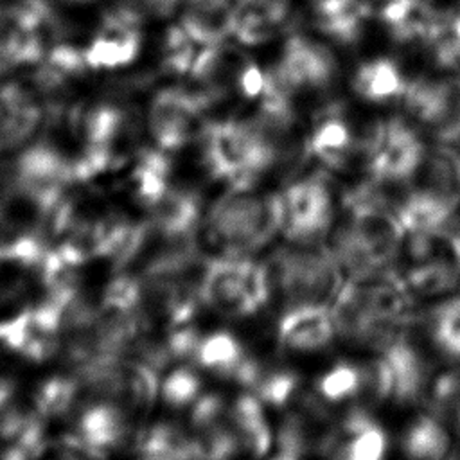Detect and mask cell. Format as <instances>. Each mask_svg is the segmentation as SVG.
<instances>
[{"label":"cell","instance_id":"cell-1","mask_svg":"<svg viewBox=\"0 0 460 460\" xmlns=\"http://www.w3.org/2000/svg\"><path fill=\"white\" fill-rule=\"evenodd\" d=\"M379 185L376 180L359 183L343 198L349 219L332 234L329 250L350 279L386 268L404 243L406 232L386 208Z\"/></svg>","mask_w":460,"mask_h":460},{"label":"cell","instance_id":"cell-2","mask_svg":"<svg viewBox=\"0 0 460 460\" xmlns=\"http://www.w3.org/2000/svg\"><path fill=\"white\" fill-rule=\"evenodd\" d=\"M199 140L207 172L234 190L253 187L279 158V144L255 120L205 122Z\"/></svg>","mask_w":460,"mask_h":460},{"label":"cell","instance_id":"cell-3","mask_svg":"<svg viewBox=\"0 0 460 460\" xmlns=\"http://www.w3.org/2000/svg\"><path fill=\"white\" fill-rule=\"evenodd\" d=\"M282 228L279 194L230 189L208 210L205 230L223 255L246 257L264 248Z\"/></svg>","mask_w":460,"mask_h":460},{"label":"cell","instance_id":"cell-4","mask_svg":"<svg viewBox=\"0 0 460 460\" xmlns=\"http://www.w3.org/2000/svg\"><path fill=\"white\" fill-rule=\"evenodd\" d=\"M270 286L289 305H332L343 280L329 248L316 243H293L279 248L266 266Z\"/></svg>","mask_w":460,"mask_h":460},{"label":"cell","instance_id":"cell-5","mask_svg":"<svg viewBox=\"0 0 460 460\" xmlns=\"http://www.w3.org/2000/svg\"><path fill=\"white\" fill-rule=\"evenodd\" d=\"M266 266L248 257L210 259L199 279V298L208 309L230 318L255 314L270 298Z\"/></svg>","mask_w":460,"mask_h":460},{"label":"cell","instance_id":"cell-6","mask_svg":"<svg viewBox=\"0 0 460 460\" xmlns=\"http://www.w3.org/2000/svg\"><path fill=\"white\" fill-rule=\"evenodd\" d=\"M219 99L216 92L167 86L156 92L149 102L147 128L162 151H178L194 137H199L205 111Z\"/></svg>","mask_w":460,"mask_h":460},{"label":"cell","instance_id":"cell-7","mask_svg":"<svg viewBox=\"0 0 460 460\" xmlns=\"http://www.w3.org/2000/svg\"><path fill=\"white\" fill-rule=\"evenodd\" d=\"M361 153L370 178L379 183L413 178L426 156L420 137L401 117L377 120L361 140Z\"/></svg>","mask_w":460,"mask_h":460},{"label":"cell","instance_id":"cell-8","mask_svg":"<svg viewBox=\"0 0 460 460\" xmlns=\"http://www.w3.org/2000/svg\"><path fill=\"white\" fill-rule=\"evenodd\" d=\"M402 102L406 111L440 144L460 142V75L408 81Z\"/></svg>","mask_w":460,"mask_h":460},{"label":"cell","instance_id":"cell-9","mask_svg":"<svg viewBox=\"0 0 460 460\" xmlns=\"http://www.w3.org/2000/svg\"><path fill=\"white\" fill-rule=\"evenodd\" d=\"M66 307L43 298L0 322V345L29 361H47L61 347Z\"/></svg>","mask_w":460,"mask_h":460},{"label":"cell","instance_id":"cell-10","mask_svg":"<svg viewBox=\"0 0 460 460\" xmlns=\"http://www.w3.org/2000/svg\"><path fill=\"white\" fill-rule=\"evenodd\" d=\"M381 350V356L367 367L370 397L395 402L417 401L426 386L428 374L417 349L399 336Z\"/></svg>","mask_w":460,"mask_h":460},{"label":"cell","instance_id":"cell-11","mask_svg":"<svg viewBox=\"0 0 460 460\" xmlns=\"http://www.w3.org/2000/svg\"><path fill=\"white\" fill-rule=\"evenodd\" d=\"M74 181L72 160L49 144L27 147L14 165V192L32 201L43 212L63 199Z\"/></svg>","mask_w":460,"mask_h":460},{"label":"cell","instance_id":"cell-12","mask_svg":"<svg viewBox=\"0 0 460 460\" xmlns=\"http://www.w3.org/2000/svg\"><path fill=\"white\" fill-rule=\"evenodd\" d=\"M282 207L280 232L291 243H316L334 217L332 196L322 176H309L279 192Z\"/></svg>","mask_w":460,"mask_h":460},{"label":"cell","instance_id":"cell-13","mask_svg":"<svg viewBox=\"0 0 460 460\" xmlns=\"http://www.w3.org/2000/svg\"><path fill=\"white\" fill-rule=\"evenodd\" d=\"M271 70L293 93L302 90L322 92L334 83L338 61L322 41L293 32L288 36L282 54Z\"/></svg>","mask_w":460,"mask_h":460},{"label":"cell","instance_id":"cell-14","mask_svg":"<svg viewBox=\"0 0 460 460\" xmlns=\"http://www.w3.org/2000/svg\"><path fill=\"white\" fill-rule=\"evenodd\" d=\"M142 49L140 16L131 7L108 13L84 49L90 70H117L135 63Z\"/></svg>","mask_w":460,"mask_h":460},{"label":"cell","instance_id":"cell-15","mask_svg":"<svg viewBox=\"0 0 460 460\" xmlns=\"http://www.w3.org/2000/svg\"><path fill=\"white\" fill-rule=\"evenodd\" d=\"M361 149L341 102L323 104L316 113L313 126L304 140V156L314 158L325 169H343L354 153Z\"/></svg>","mask_w":460,"mask_h":460},{"label":"cell","instance_id":"cell-16","mask_svg":"<svg viewBox=\"0 0 460 460\" xmlns=\"http://www.w3.org/2000/svg\"><path fill=\"white\" fill-rule=\"evenodd\" d=\"M128 437V413L115 402H97L77 419L65 444L77 455L101 460L115 451Z\"/></svg>","mask_w":460,"mask_h":460},{"label":"cell","instance_id":"cell-17","mask_svg":"<svg viewBox=\"0 0 460 460\" xmlns=\"http://www.w3.org/2000/svg\"><path fill=\"white\" fill-rule=\"evenodd\" d=\"M386 449L385 429L363 410L347 413L323 447L331 460H385Z\"/></svg>","mask_w":460,"mask_h":460},{"label":"cell","instance_id":"cell-18","mask_svg":"<svg viewBox=\"0 0 460 460\" xmlns=\"http://www.w3.org/2000/svg\"><path fill=\"white\" fill-rule=\"evenodd\" d=\"M334 314L329 305H296L280 318L277 327L279 343L295 352L320 350L336 334Z\"/></svg>","mask_w":460,"mask_h":460},{"label":"cell","instance_id":"cell-19","mask_svg":"<svg viewBox=\"0 0 460 460\" xmlns=\"http://www.w3.org/2000/svg\"><path fill=\"white\" fill-rule=\"evenodd\" d=\"M440 11L431 0H386L376 13L394 41L426 43Z\"/></svg>","mask_w":460,"mask_h":460},{"label":"cell","instance_id":"cell-20","mask_svg":"<svg viewBox=\"0 0 460 460\" xmlns=\"http://www.w3.org/2000/svg\"><path fill=\"white\" fill-rule=\"evenodd\" d=\"M41 122L36 99L16 83H0V151L22 146Z\"/></svg>","mask_w":460,"mask_h":460},{"label":"cell","instance_id":"cell-21","mask_svg":"<svg viewBox=\"0 0 460 460\" xmlns=\"http://www.w3.org/2000/svg\"><path fill=\"white\" fill-rule=\"evenodd\" d=\"M234 0H185L180 25L201 45H223L234 36Z\"/></svg>","mask_w":460,"mask_h":460},{"label":"cell","instance_id":"cell-22","mask_svg":"<svg viewBox=\"0 0 460 460\" xmlns=\"http://www.w3.org/2000/svg\"><path fill=\"white\" fill-rule=\"evenodd\" d=\"M374 13L367 0H313L314 25L341 45L356 43Z\"/></svg>","mask_w":460,"mask_h":460},{"label":"cell","instance_id":"cell-23","mask_svg":"<svg viewBox=\"0 0 460 460\" xmlns=\"http://www.w3.org/2000/svg\"><path fill=\"white\" fill-rule=\"evenodd\" d=\"M199 198L190 190L169 189L149 207V223L167 241L189 239L199 221Z\"/></svg>","mask_w":460,"mask_h":460},{"label":"cell","instance_id":"cell-24","mask_svg":"<svg viewBox=\"0 0 460 460\" xmlns=\"http://www.w3.org/2000/svg\"><path fill=\"white\" fill-rule=\"evenodd\" d=\"M419 187L456 210L460 205V151L444 144L426 153L419 171Z\"/></svg>","mask_w":460,"mask_h":460},{"label":"cell","instance_id":"cell-25","mask_svg":"<svg viewBox=\"0 0 460 460\" xmlns=\"http://www.w3.org/2000/svg\"><path fill=\"white\" fill-rule=\"evenodd\" d=\"M408 79L390 58H374L358 66L352 75V90L367 102L383 104L402 99Z\"/></svg>","mask_w":460,"mask_h":460},{"label":"cell","instance_id":"cell-26","mask_svg":"<svg viewBox=\"0 0 460 460\" xmlns=\"http://www.w3.org/2000/svg\"><path fill=\"white\" fill-rule=\"evenodd\" d=\"M230 422L243 449H246L255 458L268 455L273 435L264 415L262 401L257 395H239L230 410Z\"/></svg>","mask_w":460,"mask_h":460},{"label":"cell","instance_id":"cell-27","mask_svg":"<svg viewBox=\"0 0 460 460\" xmlns=\"http://www.w3.org/2000/svg\"><path fill=\"white\" fill-rule=\"evenodd\" d=\"M455 208L437 196L413 189L397 207V219L402 225L404 232L410 235L415 234H431L442 232L453 216Z\"/></svg>","mask_w":460,"mask_h":460},{"label":"cell","instance_id":"cell-28","mask_svg":"<svg viewBox=\"0 0 460 460\" xmlns=\"http://www.w3.org/2000/svg\"><path fill=\"white\" fill-rule=\"evenodd\" d=\"M171 162L162 149H144L138 153L131 174V196L135 201L149 208L155 205L171 187Z\"/></svg>","mask_w":460,"mask_h":460},{"label":"cell","instance_id":"cell-29","mask_svg":"<svg viewBox=\"0 0 460 460\" xmlns=\"http://www.w3.org/2000/svg\"><path fill=\"white\" fill-rule=\"evenodd\" d=\"M401 444L408 460H446L449 453V435L433 415H419Z\"/></svg>","mask_w":460,"mask_h":460},{"label":"cell","instance_id":"cell-30","mask_svg":"<svg viewBox=\"0 0 460 460\" xmlns=\"http://www.w3.org/2000/svg\"><path fill=\"white\" fill-rule=\"evenodd\" d=\"M246 358L241 341L225 331L212 332L199 340L194 359L208 372L234 379L239 365Z\"/></svg>","mask_w":460,"mask_h":460},{"label":"cell","instance_id":"cell-31","mask_svg":"<svg viewBox=\"0 0 460 460\" xmlns=\"http://www.w3.org/2000/svg\"><path fill=\"white\" fill-rule=\"evenodd\" d=\"M86 70L90 68L86 63L84 49L81 50L74 45L61 43L47 50L38 70V79L49 88H59Z\"/></svg>","mask_w":460,"mask_h":460},{"label":"cell","instance_id":"cell-32","mask_svg":"<svg viewBox=\"0 0 460 460\" xmlns=\"http://www.w3.org/2000/svg\"><path fill=\"white\" fill-rule=\"evenodd\" d=\"M81 381L68 376H52L34 394V411L43 419H59L70 413L77 401Z\"/></svg>","mask_w":460,"mask_h":460},{"label":"cell","instance_id":"cell-33","mask_svg":"<svg viewBox=\"0 0 460 460\" xmlns=\"http://www.w3.org/2000/svg\"><path fill=\"white\" fill-rule=\"evenodd\" d=\"M124 111L115 104L101 102L88 108L79 124V131L84 142L83 146L113 147L124 128Z\"/></svg>","mask_w":460,"mask_h":460},{"label":"cell","instance_id":"cell-34","mask_svg":"<svg viewBox=\"0 0 460 460\" xmlns=\"http://www.w3.org/2000/svg\"><path fill=\"white\" fill-rule=\"evenodd\" d=\"M192 453L194 460H232L241 447L237 433L230 424L217 420L201 428H194Z\"/></svg>","mask_w":460,"mask_h":460},{"label":"cell","instance_id":"cell-35","mask_svg":"<svg viewBox=\"0 0 460 460\" xmlns=\"http://www.w3.org/2000/svg\"><path fill=\"white\" fill-rule=\"evenodd\" d=\"M205 45L192 40L187 31L176 23L167 29L162 45V65L174 75L190 77L198 56Z\"/></svg>","mask_w":460,"mask_h":460},{"label":"cell","instance_id":"cell-36","mask_svg":"<svg viewBox=\"0 0 460 460\" xmlns=\"http://www.w3.org/2000/svg\"><path fill=\"white\" fill-rule=\"evenodd\" d=\"M365 388V368L352 363H338L327 370L316 383L322 399L329 402H341L356 397Z\"/></svg>","mask_w":460,"mask_h":460},{"label":"cell","instance_id":"cell-37","mask_svg":"<svg viewBox=\"0 0 460 460\" xmlns=\"http://www.w3.org/2000/svg\"><path fill=\"white\" fill-rule=\"evenodd\" d=\"M282 25H284V22L277 20L275 16H271L264 11L237 7L232 38H235V41L241 45L255 47V45H262V43L273 40L279 34Z\"/></svg>","mask_w":460,"mask_h":460},{"label":"cell","instance_id":"cell-38","mask_svg":"<svg viewBox=\"0 0 460 460\" xmlns=\"http://www.w3.org/2000/svg\"><path fill=\"white\" fill-rule=\"evenodd\" d=\"M142 298V280L131 273L120 271L104 286L99 309L106 313H131L140 309Z\"/></svg>","mask_w":460,"mask_h":460},{"label":"cell","instance_id":"cell-39","mask_svg":"<svg viewBox=\"0 0 460 460\" xmlns=\"http://www.w3.org/2000/svg\"><path fill=\"white\" fill-rule=\"evenodd\" d=\"M433 340L447 356L460 359V296L444 302L435 311Z\"/></svg>","mask_w":460,"mask_h":460},{"label":"cell","instance_id":"cell-40","mask_svg":"<svg viewBox=\"0 0 460 460\" xmlns=\"http://www.w3.org/2000/svg\"><path fill=\"white\" fill-rule=\"evenodd\" d=\"M298 386V376L293 370H261L257 383L253 385V395H257L262 404L284 406L291 401Z\"/></svg>","mask_w":460,"mask_h":460},{"label":"cell","instance_id":"cell-41","mask_svg":"<svg viewBox=\"0 0 460 460\" xmlns=\"http://www.w3.org/2000/svg\"><path fill=\"white\" fill-rule=\"evenodd\" d=\"M201 390V381L198 374L190 368L180 367L167 374L160 383V399L171 408H183L198 399Z\"/></svg>","mask_w":460,"mask_h":460},{"label":"cell","instance_id":"cell-42","mask_svg":"<svg viewBox=\"0 0 460 460\" xmlns=\"http://www.w3.org/2000/svg\"><path fill=\"white\" fill-rule=\"evenodd\" d=\"M266 81H268V72L262 70L257 63L246 59L237 74L235 88L243 99L257 102L266 88Z\"/></svg>","mask_w":460,"mask_h":460},{"label":"cell","instance_id":"cell-43","mask_svg":"<svg viewBox=\"0 0 460 460\" xmlns=\"http://www.w3.org/2000/svg\"><path fill=\"white\" fill-rule=\"evenodd\" d=\"M223 417H225V402L221 395L207 394L192 402V411H190L192 428H201V426L217 422Z\"/></svg>","mask_w":460,"mask_h":460},{"label":"cell","instance_id":"cell-44","mask_svg":"<svg viewBox=\"0 0 460 460\" xmlns=\"http://www.w3.org/2000/svg\"><path fill=\"white\" fill-rule=\"evenodd\" d=\"M235 4L237 7L264 11L284 23L289 13V0H235Z\"/></svg>","mask_w":460,"mask_h":460},{"label":"cell","instance_id":"cell-45","mask_svg":"<svg viewBox=\"0 0 460 460\" xmlns=\"http://www.w3.org/2000/svg\"><path fill=\"white\" fill-rule=\"evenodd\" d=\"M131 2V9L144 11L147 14H155V16H167L171 14L176 5L181 0H129Z\"/></svg>","mask_w":460,"mask_h":460},{"label":"cell","instance_id":"cell-46","mask_svg":"<svg viewBox=\"0 0 460 460\" xmlns=\"http://www.w3.org/2000/svg\"><path fill=\"white\" fill-rule=\"evenodd\" d=\"M9 397H11V386L4 379H0V410L7 404Z\"/></svg>","mask_w":460,"mask_h":460},{"label":"cell","instance_id":"cell-47","mask_svg":"<svg viewBox=\"0 0 460 460\" xmlns=\"http://www.w3.org/2000/svg\"><path fill=\"white\" fill-rule=\"evenodd\" d=\"M61 460H90V458H86V456H83V455H81V456H77V455H75V456H74V455H70V456L61 458Z\"/></svg>","mask_w":460,"mask_h":460},{"label":"cell","instance_id":"cell-48","mask_svg":"<svg viewBox=\"0 0 460 460\" xmlns=\"http://www.w3.org/2000/svg\"><path fill=\"white\" fill-rule=\"evenodd\" d=\"M453 237H455V244H456V250H458V253H460V232H458V234H455Z\"/></svg>","mask_w":460,"mask_h":460}]
</instances>
